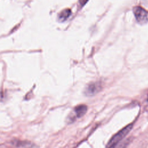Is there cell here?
Segmentation results:
<instances>
[{
	"label": "cell",
	"mask_w": 148,
	"mask_h": 148,
	"mask_svg": "<svg viewBox=\"0 0 148 148\" xmlns=\"http://www.w3.org/2000/svg\"><path fill=\"white\" fill-rule=\"evenodd\" d=\"M132 124H130L123 129H121L118 132H117L114 135H113L107 144V148L121 142L131 130V129L132 128Z\"/></svg>",
	"instance_id": "1"
},
{
	"label": "cell",
	"mask_w": 148,
	"mask_h": 148,
	"mask_svg": "<svg viewBox=\"0 0 148 148\" xmlns=\"http://www.w3.org/2000/svg\"><path fill=\"white\" fill-rule=\"evenodd\" d=\"M133 12L136 20L140 24H145L147 21V12L140 6H135Z\"/></svg>",
	"instance_id": "2"
},
{
	"label": "cell",
	"mask_w": 148,
	"mask_h": 148,
	"mask_svg": "<svg viewBox=\"0 0 148 148\" xmlns=\"http://www.w3.org/2000/svg\"><path fill=\"white\" fill-rule=\"evenodd\" d=\"M102 86L99 82H91L86 86L84 93L86 96H92L101 90Z\"/></svg>",
	"instance_id": "3"
},
{
	"label": "cell",
	"mask_w": 148,
	"mask_h": 148,
	"mask_svg": "<svg viewBox=\"0 0 148 148\" xmlns=\"http://www.w3.org/2000/svg\"><path fill=\"white\" fill-rule=\"evenodd\" d=\"M87 111V106L85 105H79L74 108L75 113L77 118L83 116Z\"/></svg>",
	"instance_id": "4"
},
{
	"label": "cell",
	"mask_w": 148,
	"mask_h": 148,
	"mask_svg": "<svg viewBox=\"0 0 148 148\" xmlns=\"http://www.w3.org/2000/svg\"><path fill=\"white\" fill-rule=\"evenodd\" d=\"M13 143L16 145V146L21 148H34L35 145L29 141H23V140H14Z\"/></svg>",
	"instance_id": "5"
},
{
	"label": "cell",
	"mask_w": 148,
	"mask_h": 148,
	"mask_svg": "<svg viewBox=\"0 0 148 148\" xmlns=\"http://www.w3.org/2000/svg\"><path fill=\"white\" fill-rule=\"evenodd\" d=\"M71 14V10L69 9H66L62 10L58 16V18L61 21H65Z\"/></svg>",
	"instance_id": "6"
},
{
	"label": "cell",
	"mask_w": 148,
	"mask_h": 148,
	"mask_svg": "<svg viewBox=\"0 0 148 148\" xmlns=\"http://www.w3.org/2000/svg\"><path fill=\"white\" fill-rule=\"evenodd\" d=\"M130 139H126L124 141H121L120 142H119L118 143L113 145V146H110L108 148H125L127 145L129 144L130 143Z\"/></svg>",
	"instance_id": "7"
},
{
	"label": "cell",
	"mask_w": 148,
	"mask_h": 148,
	"mask_svg": "<svg viewBox=\"0 0 148 148\" xmlns=\"http://www.w3.org/2000/svg\"><path fill=\"white\" fill-rule=\"evenodd\" d=\"M88 0H79V3L80 5L81 6H83L88 1Z\"/></svg>",
	"instance_id": "8"
},
{
	"label": "cell",
	"mask_w": 148,
	"mask_h": 148,
	"mask_svg": "<svg viewBox=\"0 0 148 148\" xmlns=\"http://www.w3.org/2000/svg\"><path fill=\"white\" fill-rule=\"evenodd\" d=\"M147 101H148V97H147Z\"/></svg>",
	"instance_id": "9"
}]
</instances>
